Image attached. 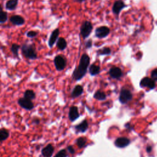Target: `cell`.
Here are the masks:
<instances>
[{"label":"cell","mask_w":157,"mask_h":157,"mask_svg":"<svg viewBox=\"0 0 157 157\" xmlns=\"http://www.w3.org/2000/svg\"><path fill=\"white\" fill-rule=\"evenodd\" d=\"M89 64L90 58L88 55L86 54H83L81 56L78 66L74 69L72 73V78L75 80L82 79L86 74Z\"/></svg>","instance_id":"6da1fadb"},{"label":"cell","mask_w":157,"mask_h":157,"mask_svg":"<svg viewBox=\"0 0 157 157\" xmlns=\"http://www.w3.org/2000/svg\"><path fill=\"white\" fill-rule=\"evenodd\" d=\"M21 53L23 56L29 59H35L37 58V52L33 44H24L21 47Z\"/></svg>","instance_id":"7a4b0ae2"},{"label":"cell","mask_w":157,"mask_h":157,"mask_svg":"<svg viewBox=\"0 0 157 157\" xmlns=\"http://www.w3.org/2000/svg\"><path fill=\"white\" fill-rule=\"evenodd\" d=\"M55 68L58 71H63L66 66V59L65 57L61 55H56L53 60Z\"/></svg>","instance_id":"3957f363"},{"label":"cell","mask_w":157,"mask_h":157,"mask_svg":"<svg viewBox=\"0 0 157 157\" xmlns=\"http://www.w3.org/2000/svg\"><path fill=\"white\" fill-rule=\"evenodd\" d=\"M93 29V25L88 21H84L80 27V34L83 39L88 37L91 34Z\"/></svg>","instance_id":"277c9868"},{"label":"cell","mask_w":157,"mask_h":157,"mask_svg":"<svg viewBox=\"0 0 157 157\" xmlns=\"http://www.w3.org/2000/svg\"><path fill=\"white\" fill-rule=\"evenodd\" d=\"M132 98V94L131 92L128 90L123 88L121 90L120 96H119V101L122 104H126L130 101Z\"/></svg>","instance_id":"5b68a950"},{"label":"cell","mask_w":157,"mask_h":157,"mask_svg":"<svg viewBox=\"0 0 157 157\" xmlns=\"http://www.w3.org/2000/svg\"><path fill=\"white\" fill-rule=\"evenodd\" d=\"M18 105L23 109L26 110H31L33 109L34 105L32 101L24 97L20 98L18 100Z\"/></svg>","instance_id":"8992f818"},{"label":"cell","mask_w":157,"mask_h":157,"mask_svg":"<svg viewBox=\"0 0 157 157\" xmlns=\"http://www.w3.org/2000/svg\"><path fill=\"white\" fill-rule=\"evenodd\" d=\"M110 33V29L107 26H102L97 28L95 30V36L98 38H104Z\"/></svg>","instance_id":"52a82bcc"},{"label":"cell","mask_w":157,"mask_h":157,"mask_svg":"<svg viewBox=\"0 0 157 157\" xmlns=\"http://www.w3.org/2000/svg\"><path fill=\"white\" fill-rule=\"evenodd\" d=\"M140 85L142 87H147L151 90L155 87V82L151 78L146 77L141 80L140 82Z\"/></svg>","instance_id":"ba28073f"},{"label":"cell","mask_w":157,"mask_h":157,"mask_svg":"<svg viewBox=\"0 0 157 157\" xmlns=\"http://www.w3.org/2000/svg\"><path fill=\"white\" fill-rule=\"evenodd\" d=\"M59 30L58 28H56L52 31V33L50 36V38L48 39V46L50 48H52L53 46V45L55 44V43L56 42V41L58 39V37L59 36Z\"/></svg>","instance_id":"9c48e42d"},{"label":"cell","mask_w":157,"mask_h":157,"mask_svg":"<svg viewBox=\"0 0 157 157\" xmlns=\"http://www.w3.org/2000/svg\"><path fill=\"white\" fill-rule=\"evenodd\" d=\"M53 152H54V147L50 144L47 145L41 150L42 155L44 157H51Z\"/></svg>","instance_id":"30bf717a"},{"label":"cell","mask_w":157,"mask_h":157,"mask_svg":"<svg viewBox=\"0 0 157 157\" xmlns=\"http://www.w3.org/2000/svg\"><path fill=\"white\" fill-rule=\"evenodd\" d=\"M126 7V5L122 1H117L114 2L113 7H112V11L113 12L116 14L118 15L120 11Z\"/></svg>","instance_id":"8fae6325"},{"label":"cell","mask_w":157,"mask_h":157,"mask_svg":"<svg viewBox=\"0 0 157 157\" xmlns=\"http://www.w3.org/2000/svg\"><path fill=\"white\" fill-rule=\"evenodd\" d=\"M130 143V140L129 139L124 137H121L117 138L115 141V145L119 148H123L126 146H128Z\"/></svg>","instance_id":"7c38bea8"},{"label":"cell","mask_w":157,"mask_h":157,"mask_svg":"<svg viewBox=\"0 0 157 157\" xmlns=\"http://www.w3.org/2000/svg\"><path fill=\"white\" fill-rule=\"evenodd\" d=\"M10 21L12 24H13L15 25H17V26L23 25L25 23V20L23 18V17H21V15H12L10 18Z\"/></svg>","instance_id":"4fadbf2b"},{"label":"cell","mask_w":157,"mask_h":157,"mask_svg":"<svg viewBox=\"0 0 157 157\" xmlns=\"http://www.w3.org/2000/svg\"><path fill=\"white\" fill-rule=\"evenodd\" d=\"M109 74L111 77L115 79H119L121 77L123 72L118 67H112L109 70Z\"/></svg>","instance_id":"5bb4252c"},{"label":"cell","mask_w":157,"mask_h":157,"mask_svg":"<svg viewBox=\"0 0 157 157\" xmlns=\"http://www.w3.org/2000/svg\"><path fill=\"white\" fill-rule=\"evenodd\" d=\"M79 117V113L78 108L76 106H72L69 109V118L71 121H75Z\"/></svg>","instance_id":"9a60e30c"},{"label":"cell","mask_w":157,"mask_h":157,"mask_svg":"<svg viewBox=\"0 0 157 157\" xmlns=\"http://www.w3.org/2000/svg\"><path fill=\"white\" fill-rule=\"evenodd\" d=\"M83 91V88L82 86H81L80 85H76L74 88V89H73V90H72V91L71 93L72 98H75L78 97L79 96H80L82 94Z\"/></svg>","instance_id":"2e32d148"},{"label":"cell","mask_w":157,"mask_h":157,"mask_svg":"<svg viewBox=\"0 0 157 157\" xmlns=\"http://www.w3.org/2000/svg\"><path fill=\"white\" fill-rule=\"evenodd\" d=\"M18 3V0H9L6 3L5 7L9 10H13L17 8Z\"/></svg>","instance_id":"e0dca14e"},{"label":"cell","mask_w":157,"mask_h":157,"mask_svg":"<svg viewBox=\"0 0 157 157\" xmlns=\"http://www.w3.org/2000/svg\"><path fill=\"white\" fill-rule=\"evenodd\" d=\"M88 127V124L87 121L85 120H83L80 124H78L77 126H75V128L77 131V132H85L87 129Z\"/></svg>","instance_id":"ac0fdd59"},{"label":"cell","mask_w":157,"mask_h":157,"mask_svg":"<svg viewBox=\"0 0 157 157\" xmlns=\"http://www.w3.org/2000/svg\"><path fill=\"white\" fill-rule=\"evenodd\" d=\"M56 47L60 50H64L67 47V42L63 37H59L56 42Z\"/></svg>","instance_id":"d6986e66"},{"label":"cell","mask_w":157,"mask_h":157,"mask_svg":"<svg viewBox=\"0 0 157 157\" xmlns=\"http://www.w3.org/2000/svg\"><path fill=\"white\" fill-rule=\"evenodd\" d=\"M9 136V131L4 128H2L0 129V142H2L6 140Z\"/></svg>","instance_id":"ffe728a7"},{"label":"cell","mask_w":157,"mask_h":157,"mask_svg":"<svg viewBox=\"0 0 157 157\" xmlns=\"http://www.w3.org/2000/svg\"><path fill=\"white\" fill-rule=\"evenodd\" d=\"M23 97L32 101L36 98V93L32 90H26L24 92Z\"/></svg>","instance_id":"44dd1931"},{"label":"cell","mask_w":157,"mask_h":157,"mask_svg":"<svg viewBox=\"0 0 157 157\" xmlns=\"http://www.w3.org/2000/svg\"><path fill=\"white\" fill-rule=\"evenodd\" d=\"M89 72L91 75H96L100 72V67L96 64H91L89 67Z\"/></svg>","instance_id":"7402d4cb"},{"label":"cell","mask_w":157,"mask_h":157,"mask_svg":"<svg viewBox=\"0 0 157 157\" xmlns=\"http://www.w3.org/2000/svg\"><path fill=\"white\" fill-rule=\"evenodd\" d=\"M20 45L17 44H12V46H11V48H10V50L11 52H12L13 55L15 56V57H17L18 56V50L20 49Z\"/></svg>","instance_id":"603a6c76"},{"label":"cell","mask_w":157,"mask_h":157,"mask_svg":"<svg viewBox=\"0 0 157 157\" xmlns=\"http://www.w3.org/2000/svg\"><path fill=\"white\" fill-rule=\"evenodd\" d=\"M94 98L98 100H104L106 98V95L103 91L99 90L94 93Z\"/></svg>","instance_id":"cb8c5ba5"},{"label":"cell","mask_w":157,"mask_h":157,"mask_svg":"<svg viewBox=\"0 0 157 157\" xmlns=\"http://www.w3.org/2000/svg\"><path fill=\"white\" fill-rule=\"evenodd\" d=\"M8 18V14L6 12L0 10V23H4L6 22Z\"/></svg>","instance_id":"d4e9b609"},{"label":"cell","mask_w":157,"mask_h":157,"mask_svg":"<svg viewBox=\"0 0 157 157\" xmlns=\"http://www.w3.org/2000/svg\"><path fill=\"white\" fill-rule=\"evenodd\" d=\"M98 55H108L111 53V50L108 47H104L98 51Z\"/></svg>","instance_id":"484cf974"},{"label":"cell","mask_w":157,"mask_h":157,"mask_svg":"<svg viewBox=\"0 0 157 157\" xmlns=\"http://www.w3.org/2000/svg\"><path fill=\"white\" fill-rule=\"evenodd\" d=\"M76 142L79 148H83L86 144V139L83 137H80L77 139Z\"/></svg>","instance_id":"4316f807"},{"label":"cell","mask_w":157,"mask_h":157,"mask_svg":"<svg viewBox=\"0 0 157 157\" xmlns=\"http://www.w3.org/2000/svg\"><path fill=\"white\" fill-rule=\"evenodd\" d=\"M39 33L37 31H33V30H31V31H29L26 33V35L29 38H34L35 37H36L37 35H38Z\"/></svg>","instance_id":"83f0119b"},{"label":"cell","mask_w":157,"mask_h":157,"mask_svg":"<svg viewBox=\"0 0 157 157\" xmlns=\"http://www.w3.org/2000/svg\"><path fill=\"white\" fill-rule=\"evenodd\" d=\"M67 152L65 149H62L59 150L54 157H67Z\"/></svg>","instance_id":"f1b7e54d"},{"label":"cell","mask_w":157,"mask_h":157,"mask_svg":"<svg viewBox=\"0 0 157 157\" xmlns=\"http://www.w3.org/2000/svg\"><path fill=\"white\" fill-rule=\"evenodd\" d=\"M151 78L154 81L157 80V69H153L151 72Z\"/></svg>","instance_id":"f546056e"},{"label":"cell","mask_w":157,"mask_h":157,"mask_svg":"<svg viewBox=\"0 0 157 157\" xmlns=\"http://www.w3.org/2000/svg\"><path fill=\"white\" fill-rule=\"evenodd\" d=\"M67 148L68 151H69L70 153L74 154V153H75V150L74 149V148H73L72 146H68Z\"/></svg>","instance_id":"4dcf8cb0"},{"label":"cell","mask_w":157,"mask_h":157,"mask_svg":"<svg viewBox=\"0 0 157 157\" xmlns=\"http://www.w3.org/2000/svg\"><path fill=\"white\" fill-rule=\"evenodd\" d=\"M91 45H92V42L91 40H88L86 42L85 44V46H86V48H90L91 47Z\"/></svg>","instance_id":"1f68e13d"},{"label":"cell","mask_w":157,"mask_h":157,"mask_svg":"<svg viewBox=\"0 0 157 157\" xmlns=\"http://www.w3.org/2000/svg\"><path fill=\"white\" fill-rule=\"evenodd\" d=\"M32 123H34L35 124H39L40 123V120L39 118H34L33 121H32Z\"/></svg>","instance_id":"d6a6232c"},{"label":"cell","mask_w":157,"mask_h":157,"mask_svg":"<svg viewBox=\"0 0 157 157\" xmlns=\"http://www.w3.org/2000/svg\"><path fill=\"white\" fill-rule=\"evenodd\" d=\"M151 150H152V148H151V146H148V147H147V151L148 153L151 152Z\"/></svg>","instance_id":"836d02e7"},{"label":"cell","mask_w":157,"mask_h":157,"mask_svg":"<svg viewBox=\"0 0 157 157\" xmlns=\"http://www.w3.org/2000/svg\"><path fill=\"white\" fill-rule=\"evenodd\" d=\"M78 1H79V2H83V1H85V0H77Z\"/></svg>","instance_id":"e575fe53"},{"label":"cell","mask_w":157,"mask_h":157,"mask_svg":"<svg viewBox=\"0 0 157 157\" xmlns=\"http://www.w3.org/2000/svg\"><path fill=\"white\" fill-rule=\"evenodd\" d=\"M0 10H2V7H1V6L0 4Z\"/></svg>","instance_id":"d590c367"}]
</instances>
